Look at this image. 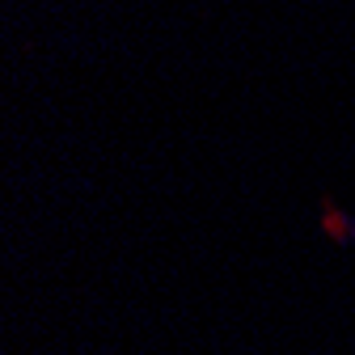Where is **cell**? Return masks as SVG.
I'll return each instance as SVG.
<instances>
[{
  "label": "cell",
  "mask_w": 355,
  "mask_h": 355,
  "mask_svg": "<svg viewBox=\"0 0 355 355\" xmlns=\"http://www.w3.org/2000/svg\"><path fill=\"white\" fill-rule=\"evenodd\" d=\"M322 233H326L334 245H347V241H351V233H355L351 216H347V211H343V207H338L330 195L322 199Z\"/></svg>",
  "instance_id": "6da1fadb"
},
{
  "label": "cell",
  "mask_w": 355,
  "mask_h": 355,
  "mask_svg": "<svg viewBox=\"0 0 355 355\" xmlns=\"http://www.w3.org/2000/svg\"><path fill=\"white\" fill-rule=\"evenodd\" d=\"M351 241H355V233H351Z\"/></svg>",
  "instance_id": "7a4b0ae2"
}]
</instances>
